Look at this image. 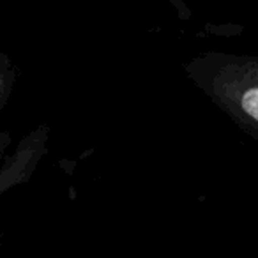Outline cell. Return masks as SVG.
Listing matches in <instances>:
<instances>
[{
	"label": "cell",
	"mask_w": 258,
	"mask_h": 258,
	"mask_svg": "<svg viewBox=\"0 0 258 258\" xmlns=\"http://www.w3.org/2000/svg\"><path fill=\"white\" fill-rule=\"evenodd\" d=\"M46 142L48 127L39 125L20 142L11 156L6 158V161L0 165V197L30 179L37 163L46 152Z\"/></svg>",
	"instance_id": "7a4b0ae2"
},
{
	"label": "cell",
	"mask_w": 258,
	"mask_h": 258,
	"mask_svg": "<svg viewBox=\"0 0 258 258\" xmlns=\"http://www.w3.org/2000/svg\"><path fill=\"white\" fill-rule=\"evenodd\" d=\"M9 144H11L9 133H0V163H2V159H4V154H6V151H8Z\"/></svg>",
	"instance_id": "277c9868"
},
{
	"label": "cell",
	"mask_w": 258,
	"mask_h": 258,
	"mask_svg": "<svg viewBox=\"0 0 258 258\" xmlns=\"http://www.w3.org/2000/svg\"><path fill=\"white\" fill-rule=\"evenodd\" d=\"M13 89V71L2 55H0V108L8 101L9 92Z\"/></svg>",
	"instance_id": "3957f363"
},
{
	"label": "cell",
	"mask_w": 258,
	"mask_h": 258,
	"mask_svg": "<svg viewBox=\"0 0 258 258\" xmlns=\"http://www.w3.org/2000/svg\"><path fill=\"white\" fill-rule=\"evenodd\" d=\"M184 73L244 133L258 142V57L204 51L184 64Z\"/></svg>",
	"instance_id": "6da1fadb"
}]
</instances>
